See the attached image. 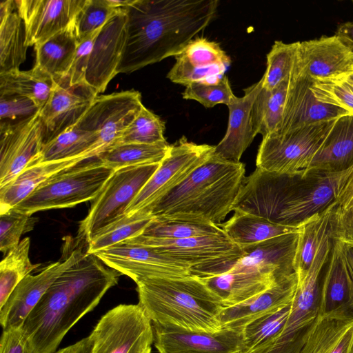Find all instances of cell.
Masks as SVG:
<instances>
[{"label": "cell", "instance_id": "49", "mask_svg": "<svg viewBox=\"0 0 353 353\" xmlns=\"http://www.w3.org/2000/svg\"><path fill=\"white\" fill-rule=\"evenodd\" d=\"M234 96L225 75L216 83H192L186 86L182 93L183 99L196 101L205 108H212L218 104L228 105Z\"/></svg>", "mask_w": 353, "mask_h": 353}, {"label": "cell", "instance_id": "14", "mask_svg": "<svg viewBox=\"0 0 353 353\" xmlns=\"http://www.w3.org/2000/svg\"><path fill=\"white\" fill-rule=\"evenodd\" d=\"M40 110L19 121H1L0 187L10 182L40 154L44 143Z\"/></svg>", "mask_w": 353, "mask_h": 353}, {"label": "cell", "instance_id": "1", "mask_svg": "<svg viewBox=\"0 0 353 353\" xmlns=\"http://www.w3.org/2000/svg\"><path fill=\"white\" fill-rule=\"evenodd\" d=\"M217 0H134L126 8V39L119 73L179 54L213 20Z\"/></svg>", "mask_w": 353, "mask_h": 353}, {"label": "cell", "instance_id": "8", "mask_svg": "<svg viewBox=\"0 0 353 353\" xmlns=\"http://www.w3.org/2000/svg\"><path fill=\"white\" fill-rule=\"evenodd\" d=\"M336 120L283 133L274 132L263 138L256 156V168L283 174L305 172Z\"/></svg>", "mask_w": 353, "mask_h": 353}, {"label": "cell", "instance_id": "39", "mask_svg": "<svg viewBox=\"0 0 353 353\" xmlns=\"http://www.w3.org/2000/svg\"><path fill=\"white\" fill-rule=\"evenodd\" d=\"M170 147L167 141L153 144H120L102 153L99 158L105 166L116 170L132 165L159 163Z\"/></svg>", "mask_w": 353, "mask_h": 353}, {"label": "cell", "instance_id": "61", "mask_svg": "<svg viewBox=\"0 0 353 353\" xmlns=\"http://www.w3.org/2000/svg\"></svg>", "mask_w": 353, "mask_h": 353}, {"label": "cell", "instance_id": "53", "mask_svg": "<svg viewBox=\"0 0 353 353\" xmlns=\"http://www.w3.org/2000/svg\"><path fill=\"white\" fill-rule=\"evenodd\" d=\"M0 353H34L22 327L3 330Z\"/></svg>", "mask_w": 353, "mask_h": 353}, {"label": "cell", "instance_id": "57", "mask_svg": "<svg viewBox=\"0 0 353 353\" xmlns=\"http://www.w3.org/2000/svg\"><path fill=\"white\" fill-rule=\"evenodd\" d=\"M134 0H106V2L112 8H123L130 6Z\"/></svg>", "mask_w": 353, "mask_h": 353}, {"label": "cell", "instance_id": "10", "mask_svg": "<svg viewBox=\"0 0 353 353\" xmlns=\"http://www.w3.org/2000/svg\"><path fill=\"white\" fill-rule=\"evenodd\" d=\"M159 165H137L114 170L80 222L79 236L88 243L101 229L124 216L128 205Z\"/></svg>", "mask_w": 353, "mask_h": 353}, {"label": "cell", "instance_id": "7", "mask_svg": "<svg viewBox=\"0 0 353 353\" xmlns=\"http://www.w3.org/2000/svg\"><path fill=\"white\" fill-rule=\"evenodd\" d=\"M332 247L331 229L323 236L312 265L297 286L290 311L278 339L269 353H300L319 316L322 271Z\"/></svg>", "mask_w": 353, "mask_h": 353}, {"label": "cell", "instance_id": "60", "mask_svg": "<svg viewBox=\"0 0 353 353\" xmlns=\"http://www.w3.org/2000/svg\"><path fill=\"white\" fill-rule=\"evenodd\" d=\"M239 353H246V352H239Z\"/></svg>", "mask_w": 353, "mask_h": 353}, {"label": "cell", "instance_id": "22", "mask_svg": "<svg viewBox=\"0 0 353 353\" xmlns=\"http://www.w3.org/2000/svg\"><path fill=\"white\" fill-rule=\"evenodd\" d=\"M296 67L312 80L353 72V51L335 34L299 42Z\"/></svg>", "mask_w": 353, "mask_h": 353}, {"label": "cell", "instance_id": "9", "mask_svg": "<svg viewBox=\"0 0 353 353\" xmlns=\"http://www.w3.org/2000/svg\"><path fill=\"white\" fill-rule=\"evenodd\" d=\"M88 338L90 353H152V322L138 304H120L103 314Z\"/></svg>", "mask_w": 353, "mask_h": 353}, {"label": "cell", "instance_id": "36", "mask_svg": "<svg viewBox=\"0 0 353 353\" xmlns=\"http://www.w3.org/2000/svg\"><path fill=\"white\" fill-rule=\"evenodd\" d=\"M289 79L273 90L262 88L257 94L251 112L255 136L260 134L264 138L279 129L283 116Z\"/></svg>", "mask_w": 353, "mask_h": 353}, {"label": "cell", "instance_id": "46", "mask_svg": "<svg viewBox=\"0 0 353 353\" xmlns=\"http://www.w3.org/2000/svg\"><path fill=\"white\" fill-rule=\"evenodd\" d=\"M310 90L319 101L353 115V85L343 77L312 80Z\"/></svg>", "mask_w": 353, "mask_h": 353}, {"label": "cell", "instance_id": "21", "mask_svg": "<svg viewBox=\"0 0 353 353\" xmlns=\"http://www.w3.org/2000/svg\"><path fill=\"white\" fill-rule=\"evenodd\" d=\"M175 59L172 79L185 87L198 82L216 83L230 65V57L220 46L205 38L192 39Z\"/></svg>", "mask_w": 353, "mask_h": 353}, {"label": "cell", "instance_id": "41", "mask_svg": "<svg viewBox=\"0 0 353 353\" xmlns=\"http://www.w3.org/2000/svg\"><path fill=\"white\" fill-rule=\"evenodd\" d=\"M291 304L259 318L243 330L246 353H269L274 347L290 311Z\"/></svg>", "mask_w": 353, "mask_h": 353}, {"label": "cell", "instance_id": "29", "mask_svg": "<svg viewBox=\"0 0 353 353\" xmlns=\"http://www.w3.org/2000/svg\"><path fill=\"white\" fill-rule=\"evenodd\" d=\"M89 159L82 155L54 161H31L10 182L0 187V214L13 209L52 176Z\"/></svg>", "mask_w": 353, "mask_h": 353}, {"label": "cell", "instance_id": "59", "mask_svg": "<svg viewBox=\"0 0 353 353\" xmlns=\"http://www.w3.org/2000/svg\"><path fill=\"white\" fill-rule=\"evenodd\" d=\"M347 81H349L353 85V72H351L347 75L343 76Z\"/></svg>", "mask_w": 353, "mask_h": 353}, {"label": "cell", "instance_id": "42", "mask_svg": "<svg viewBox=\"0 0 353 353\" xmlns=\"http://www.w3.org/2000/svg\"><path fill=\"white\" fill-rule=\"evenodd\" d=\"M30 240L22 239L10 250L0 263V308L6 303L18 284L39 265L32 263L30 256Z\"/></svg>", "mask_w": 353, "mask_h": 353}, {"label": "cell", "instance_id": "17", "mask_svg": "<svg viewBox=\"0 0 353 353\" xmlns=\"http://www.w3.org/2000/svg\"><path fill=\"white\" fill-rule=\"evenodd\" d=\"M97 96L85 81L71 84L69 76L54 81L50 96L40 110L44 143L77 124Z\"/></svg>", "mask_w": 353, "mask_h": 353}, {"label": "cell", "instance_id": "51", "mask_svg": "<svg viewBox=\"0 0 353 353\" xmlns=\"http://www.w3.org/2000/svg\"><path fill=\"white\" fill-rule=\"evenodd\" d=\"M332 237L353 247V202L335 205L330 219Z\"/></svg>", "mask_w": 353, "mask_h": 353}, {"label": "cell", "instance_id": "13", "mask_svg": "<svg viewBox=\"0 0 353 353\" xmlns=\"http://www.w3.org/2000/svg\"><path fill=\"white\" fill-rule=\"evenodd\" d=\"M95 254L105 265L135 283L148 277H181L191 274V267L155 248L123 241Z\"/></svg>", "mask_w": 353, "mask_h": 353}, {"label": "cell", "instance_id": "4", "mask_svg": "<svg viewBox=\"0 0 353 353\" xmlns=\"http://www.w3.org/2000/svg\"><path fill=\"white\" fill-rule=\"evenodd\" d=\"M244 178L243 163L213 152L177 187L143 210L155 218L220 225L232 211Z\"/></svg>", "mask_w": 353, "mask_h": 353}, {"label": "cell", "instance_id": "28", "mask_svg": "<svg viewBox=\"0 0 353 353\" xmlns=\"http://www.w3.org/2000/svg\"><path fill=\"white\" fill-rule=\"evenodd\" d=\"M201 279L221 299L224 307H230L248 302L283 278L258 270H230Z\"/></svg>", "mask_w": 353, "mask_h": 353}, {"label": "cell", "instance_id": "48", "mask_svg": "<svg viewBox=\"0 0 353 353\" xmlns=\"http://www.w3.org/2000/svg\"><path fill=\"white\" fill-rule=\"evenodd\" d=\"M38 219L11 209L0 214V250L6 254L21 241V236L32 230Z\"/></svg>", "mask_w": 353, "mask_h": 353}, {"label": "cell", "instance_id": "5", "mask_svg": "<svg viewBox=\"0 0 353 353\" xmlns=\"http://www.w3.org/2000/svg\"><path fill=\"white\" fill-rule=\"evenodd\" d=\"M136 283L139 304L152 323L191 332L222 330L223 303L200 277H148Z\"/></svg>", "mask_w": 353, "mask_h": 353}, {"label": "cell", "instance_id": "54", "mask_svg": "<svg viewBox=\"0 0 353 353\" xmlns=\"http://www.w3.org/2000/svg\"><path fill=\"white\" fill-rule=\"evenodd\" d=\"M351 202H353V168L336 201L338 206H343Z\"/></svg>", "mask_w": 353, "mask_h": 353}, {"label": "cell", "instance_id": "24", "mask_svg": "<svg viewBox=\"0 0 353 353\" xmlns=\"http://www.w3.org/2000/svg\"><path fill=\"white\" fill-rule=\"evenodd\" d=\"M319 312V316L353 315V278L347 268L346 245L333 239L321 274Z\"/></svg>", "mask_w": 353, "mask_h": 353}, {"label": "cell", "instance_id": "20", "mask_svg": "<svg viewBox=\"0 0 353 353\" xmlns=\"http://www.w3.org/2000/svg\"><path fill=\"white\" fill-rule=\"evenodd\" d=\"M126 23V8H123L101 28L94 41L85 82L98 94L117 74L125 43Z\"/></svg>", "mask_w": 353, "mask_h": 353}, {"label": "cell", "instance_id": "33", "mask_svg": "<svg viewBox=\"0 0 353 353\" xmlns=\"http://www.w3.org/2000/svg\"><path fill=\"white\" fill-rule=\"evenodd\" d=\"M233 216L220 224L226 236L240 248L255 244L281 235L299 232L301 227L278 225L252 214L234 211Z\"/></svg>", "mask_w": 353, "mask_h": 353}, {"label": "cell", "instance_id": "18", "mask_svg": "<svg viewBox=\"0 0 353 353\" xmlns=\"http://www.w3.org/2000/svg\"><path fill=\"white\" fill-rule=\"evenodd\" d=\"M125 241L152 247L191 268L223 260L239 259L243 255L241 248L225 233L174 240L150 239L138 236Z\"/></svg>", "mask_w": 353, "mask_h": 353}, {"label": "cell", "instance_id": "27", "mask_svg": "<svg viewBox=\"0 0 353 353\" xmlns=\"http://www.w3.org/2000/svg\"><path fill=\"white\" fill-rule=\"evenodd\" d=\"M297 286L296 272L278 280L270 288L242 305L224 307L220 314L222 328L243 332L250 323L290 305Z\"/></svg>", "mask_w": 353, "mask_h": 353}, {"label": "cell", "instance_id": "23", "mask_svg": "<svg viewBox=\"0 0 353 353\" xmlns=\"http://www.w3.org/2000/svg\"><path fill=\"white\" fill-rule=\"evenodd\" d=\"M312 83V80L301 74L295 65L289 79L282 122L276 132L283 133L350 114L343 108L319 101L310 90Z\"/></svg>", "mask_w": 353, "mask_h": 353}, {"label": "cell", "instance_id": "30", "mask_svg": "<svg viewBox=\"0 0 353 353\" xmlns=\"http://www.w3.org/2000/svg\"><path fill=\"white\" fill-rule=\"evenodd\" d=\"M353 165V115L337 119L304 173L342 172Z\"/></svg>", "mask_w": 353, "mask_h": 353}, {"label": "cell", "instance_id": "44", "mask_svg": "<svg viewBox=\"0 0 353 353\" xmlns=\"http://www.w3.org/2000/svg\"><path fill=\"white\" fill-rule=\"evenodd\" d=\"M299 42L274 41L267 54V67L262 77L263 88L273 90L290 78L296 65Z\"/></svg>", "mask_w": 353, "mask_h": 353}, {"label": "cell", "instance_id": "2", "mask_svg": "<svg viewBox=\"0 0 353 353\" xmlns=\"http://www.w3.org/2000/svg\"><path fill=\"white\" fill-rule=\"evenodd\" d=\"M121 273L85 252L53 283L22 328L34 353H55L68 331L93 310Z\"/></svg>", "mask_w": 353, "mask_h": 353}, {"label": "cell", "instance_id": "38", "mask_svg": "<svg viewBox=\"0 0 353 353\" xmlns=\"http://www.w3.org/2000/svg\"><path fill=\"white\" fill-rule=\"evenodd\" d=\"M26 30L17 10L0 18V73L19 70L26 58Z\"/></svg>", "mask_w": 353, "mask_h": 353}, {"label": "cell", "instance_id": "6", "mask_svg": "<svg viewBox=\"0 0 353 353\" xmlns=\"http://www.w3.org/2000/svg\"><path fill=\"white\" fill-rule=\"evenodd\" d=\"M114 171L99 157L85 160L50 177L13 209L32 215L93 201Z\"/></svg>", "mask_w": 353, "mask_h": 353}, {"label": "cell", "instance_id": "40", "mask_svg": "<svg viewBox=\"0 0 353 353\" xmlns=\"http://www.w3.org/2000/svg\"><path fill=\"white\" fill-rule=\"evenodd\" d=\"M150 212L141 210L125 215L105 226L88 243L86 252L95 254L107 248L139 236L153 219Z\"/></svg>", "mask_w": 353, "mask_h": 353}, {"label": "cell", "instance_id": "31", "mask_svg": "<svg viewBox=\"0 0 353 353\" xmlns=\"http://www.w3.org/2000/svg\"><path fill=\"white\" fill-rule=\"evenodd\" d=\"M353 315L319 316L300 353H350Z\"/></svg>", "mask_w": 353, "mask_h": 353}, {"label": "cell", "instance_id": "3", "mask_svg": "<svg viewBox=\"0 0 353 353\" xmlns=\"http://www.w3.org/2000/svg\"><path fill=\"white\" fill-rule=\"evenodd\" d=\"M352 168L337 172L296 174L256 168L243 186L241 208L272 223L299 228L336 201Z\"/></svg>", "mask_w": 353, "mask_h": 353}, {"label": "cell", "instance_id": "25", "mask_svg": "<svg viewBox=\"0 0 353 353\" xmlns=\"http://www.w3.org/2000/svg\"><path fill=\"white\" fill-rule=\"evenodd\" d=\"M299 232L241 248L243 255L230 270H258L271 273L279 279L295 273L294 262Z\"/></svg>", "mask_w": 353, "mask_h": 353}, {"label": "cell", "instance_id": "45", "mask_svg": "<svg viewBox=\"0 0 353 353\" xmlns=\"http://www.w3.org/2000/svg\"><path fill=\"white\" fill-rule=\"evenodd\" d=\"M165 123L144 105L123 132L115 145L125 143L153 144L166 141ZM114 145V146H115Z\"/></svg>", "mask_w": 353, "mask_h": 353}, {"label": "cell", "instance_id": "43", "mask_svg": "<svg viewBox=\"0 0 353 353\" xmlns=\"http://www.w3.org/2000/svg\"><path fill=\"white\" fill-rule=\"evenodd\" d=\"M223 233L220 225L154 217L139 236L150 239L174 240Z\"/></svg>", "mask_w": 353, "mask_h": 353}, {"label": "cell", "instance_id": "47", "mask_svg": "<svg viewBox=\"0 0 353 353\" xmlns=\"http://www.w3.org/2000/svg\"><path fill=\"white\" fill-rule=\"evenodd\" d=\"M122 9L111 7L106 0H85L74 23V31L78 43L100 30Z\"/></svg>", "mask_w": 353, "mask_h": 353}, {"label": "cell", "instance_id": "35", "mask_svg": "<svg viewBox=\"0 0 353 353\" xmlns=\"http://www.w3.org/2000/svg\"><path fill=\"white\" fill-rule=\"evenodd\" d=\"M54 84L53 79L36 66L29 70H12L0 73V96L25 97L42 109L50 96Z\"/></svg>", "mask_w": 353, "mask_h": 353}, {"label": "cell", "instance_id": "26", "mask_svg": "<svg viewBox=\"0 0 353 353\" xmlns=\"http://www.w3.org/2000/svg\"><path fill=\"white\" fill-rule=\"evenodd\" d=\"M263 88V79L244 89L241 97L234 96L227 105L229 110L226 133L214 145V154L220 158L239 163L242 154L256 137L254 134L251 112L254 101Z\"/></svg>", "mask_w": 353, "mask_h": 353}, {"label": "cell", "instance_id": "16", "mask_svg": "<svg viewBox=\"0 0 353 353\" xmlns=\"http://www.w3.org/2000/svg\"><path fill=\"white\" fill-rule=\"evenodd\" d=\"M85 0H16L23 21L28 47L41 44L74 28Z\"/></svg>", "mask_w": 353, "mask_h": 353}, {"label": "cell", "instance_id": "58", "mask_svg": "<svg viewBox=\"0 0 353 353\" xmlns=\"http://www.w3.org/2000/svg\"><path fill=\"white\" fill-rule=\"evenodd\" d=\"M346 259L349 271L353 278V248L348 250L346 254Z\"/></svg>", "mask_w": 353, "mask_h": 353}, {"label": "cell", "instance_id": "15", "mask_svg": "<svg viewBox=\"0 0 353 353\" xmlns=\"http://www.w3.org/2000/svg\"><path fill=\"white\" fill-rule=\"evenodd\" d=\"M37 274L27 275L16 287L9 299L0 308V323L3 330L22 327L26 319L42 296L66 270L79 261L86 252L76 248Z\"/></svg>", "mask_w": 353, "mask_h": 353}, {"label": "cell", "instance_id": "55", "mask_svg": "<svg viewBox=\"0 0 353 353\" xmlns=\"http://www.w3.org/2000/svg\"><path fill=\"white\" fill-rule=\"evenodd\" d=\"M335 35L353 51V21L340 24Z\"/></svg>", "mask_w": 353, "mask_h": 353}, {"label": "cell", "instance_id": "19", "mask_svg": "<svg viewBox=\"0 0 353 353\" xmlns=\"http://www.w3.org/2000/svg\"><path fill=\"white\" fill-rule=\"evenodd\" d=\"M159 353H239L244 352L243 332L222 328L216 332H191L152 323Z\"/></svg>", "mask_w": 353, "mask_h": 353}, {"label": "cell", "instance_id": "12", "mask_svg": "<svg viewBox=\"0 0 353 353\" xmlns=\"http://www.w3.org/2000/svg\"><path fill=\"white\" fill-rule=\"evenodd\" d=\"M143 105L134 90L98 95L77 125L99 135L101 155L115 145Z\"/></svg>", "mask_w": 353, "mask_h": 353}, {"label": "cell", "instance_id": "50", "mask_svg": "<svg viewBox=\"0 0 353 353\" xmlns=\"http://www.w3.org/2000/svg\"><path fill=\"white\" fill-rule=\"evenodd\" d=\"M40 110L27 97L19 95L0 96L1 121L16 122L24 120Z\"/></svg>", "mask_w": 353, "mask_h": 353}, {"label": "cell", "instance_id": "37", "mask_svg": "<svg viewBox=\"0 0 353 353\" xmlns=\"http://www.w3.org/2000/svg\"><path fill=\"white\" fill-rule=\"evenodd\" d=\"M334 203L325 211L307 219L301 227L294 257V270L297 279H301L307 273L323 234L328 228Z\"/></svg>", "mask_w": 353, "mask_h": 353}, {"label": "cell", "instance_id": "32", "mask_svg": "<svg viewBox=\"0 0 353 353\" xmlns=\"http://www.w3.org/2000/svg\"><path fill=\"white\" fill-rule=\"evenodd\" d=\"M99 140L96 132L75 124L44 143L39 156L32 161H54L82 155L99 157Z\"/></svg>", "mask_w": 353, "mask_h": 353}, {"label": "cell", "instance_id": "34", "mask_svg": "<svg viewBox=\"0 0 353 353\" xmlns=\"http://www.w3.org/2000/svg\"><path fill=\"white\" fill-rule=\"evenodd\" d=\"M78 46L74 28L61 32L34 46V66L48 74L54 81L69 76Z\"/></svg>", "mask_w": 353, "mask_h": 353}, {"label": "cell", "instance_id": "11", "mask_svg": "<svg viewBox=\"0 0 353 353\" xmlns=\"http://www.w3.org/2000/svg\"><path fill=\"white\" fill-rule=\"evenodd\" d=\"M214 145L196 144L182 137L170 145L159 168L125 210L131 215L146 210L182 183L213 153Z\"/></svg>", "mask_w": 353, "mask_h": 353}, {"label": "cell", "instance_id": "52", "mask_svg": "<svg viewBox=\"0 0 353 353\" xmlns=\"http://www.w3.org/2000/svg\"><path fill=\"white\" fill-rule=\"evenodd\" d=\"M100 30L92 33L78 43L69 74L71 84H77L85 81V72L93 43Z\"/></svg>", "mask_w": 353, "mask_h": 353}, {"label": "cell", "instance_id": "56", "mask_svg": "<svg viewBox=\"0 0 353 353\" xmlns=\"http://www.w3.org/2000/svg\"><path fill=\"white\" fill-rule=\"evenodd\" d=\"M90 351L91 342L87 336L72 345L59 349L55 353H90Z\"/></svg>", "mask_w": 353, "mask_h": 353}]
</instances>
